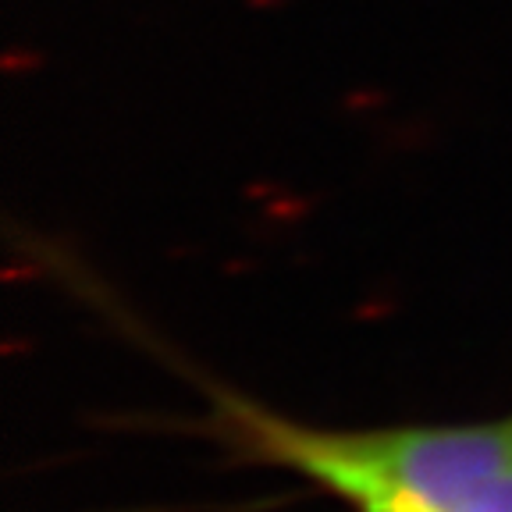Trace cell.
Returning <instances> with one entry per match:
<instances>
[{
    "label": "cell",
    "instance_id": "obj_1",
    "mask_svg": "<svg viewBox=\"0 0 512 512\" xmlns=\"http://www.w3.org/2000/svg\"><path fill=\"white\" fill-rule=\"evenodd\" d=\"M239 452L317 484L352 512H512V413L477 424L317 427L214 392Z\"/></svg>",
    "mask_w": 512,
    "mask_h": 512
}]
</instances>
